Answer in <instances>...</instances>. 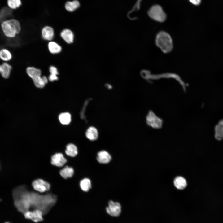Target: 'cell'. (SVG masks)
Returning <instances> with one entry per match:
<instances>
[{
    "label": "cell",
    "mask_w": 223,
    "mask_h": 223,
    "mask_svg": "<svg viewBox=\"0 0 223 223\" xmlns=\"http://www.w3.org/2000/svg\"><path fill=\"white\" fill-rule=\"evenodd\" d=\"M4 35L9 38L15 37L21 30V26L19 20L15 18L5 20L0 25Z\"/></svg>",
    "instance_id": "cell-1"
},
{
    "label": "cell",
    "mask_w": 223,
    "mask_h": 223,
    "mask_svg": "<svg viewBox=\"0 0 223 223\" xmlns=\"http://www.w3.org/2000/svg\"><path fill=\"white\" fill-rule=\"evenodd\" d=\"M156 46L164 53H168L173 48V39L170 35L164 31H161L156 35L155 38Z\"/></svg>",
    "instance_id": "cell-2"
},
{
    "label": "cell",
    "mask_w": 223,
    "mask_h": 223,
    "mask_svg": "<svg viewBox=\"0 0 223 223\" xmlns=\"http://www.w3.org/2000/svg\"><path fill=\"white\" fill-rule=\"evenodd\" d=\"M26 72L33 80L35 86L38 88L44 87L48 82V79L46 76H41L42 72L39 69L28 67L26 69Z\"/></svg>",
    "instance_id": "cell-3"
},
{
    "label": "cell",
    "mask_w": 223,
    "mask_h": 223,
    "mask_svg": "<svg viewBox=\"0 0 223 223\" xmlns=\"http://www.w3.org/2000/svg\"><path fill=\"white\" fill-rule=\"evenodd\" d=\"M148 13L151 18L158 22H164L166 19V13L159 5H155L152 6L149 10Z\"/></svg>",
    "instance_id": "cell-4"
},
{
    "label": "cell",
    "mask_w": 223,
    "mask_h": 223,
    "mask_svg": "<svg viewBox=\"0 0 223 223\" xmlns=\"http://www.w3.org/2000/svg\"><path fill=\"white\" fill-rule=\"evenodd\" d=\"M107 213L113 217H118L121 212V206L120 203L117 202L110 200L108 202V205L106 208Z\"/></svg>",
    "instance_id": "cell-5"
},
{
    "label": "cell",
    "mask_w": 223,
    "mask_h": 223,
    "mask_svg": "<svg viewBox=\"0 0 223 223\" xmlns=\"http://www.w3.org/2000/svg\"><path fill=\"white\" fill-rule=\"evenodd\" d=\"M32 186L35 190L41 193L49 190L50 188V183L41 179L33 181L32 183Z\"/></svg>",
    "instance_id": "cell-6"
},
{
    "label": "cell",
    "mask_w": 223,
    "mask_h": 223,
    "mask_svg": "<svg viewBox=\"0 0 223 223\" xmlns=\"http://www.w3.org/2000/svg\"><path fill=\"white\" fill-rule=\"evenodd\" d=\"M43 213L38 209H35L33 211H27L24 213V217L27 219L31 220L35 223H37L43 221Z\"/></svg>",
    "instance_id": "cell-7"
},
{
    "label": "cell",
    "mask_w": 223,
    "mask_h": 223,
    "mask_svg": "<svg viewBox=\"0 0 223 223\" xmlns=\"http://www.w3.org/2000/svg\"><path fill=\"white\" fill-rule=\"evenodd\" d=\"M67 161V160L64 157L63 154L61 153H56L51 157V164L59 167L63 166Z\"/></svg>",
    "instance_id": "cell-8"
},
{
    "label": "cell",
    "mask_w": 223,
    "mask_h": 223,
    "mask_svg": "<svg viewBox=\"0 0 223 223\" xmlns=\"http://www.w3.org/2000/svg\"><path fill=\"white\" fill-rule=\"evenodd\" d=\"M12 69V66L7 62H4L0 64V74L5 79L10 76Z\"/></svg>",
    "instance_id": "cell-9"
},
{
    "label": "cell",
    "mask_w": 223,
    "mask_h": 223,
    "mask_svg": "<svg viewBox=\"0 0 223 223\" xmlns=\"http://www.w3.org/2000/svg\"><path fill=\"white\" fill-rule=\"evenodd\" d=\"M42 35L45 40L51 41L54 36V32L53 28L49 26L44 27L42 30Z\"/></svg>",
    "instance_id": "cell-10"
},
{
    "label": "cell",
    "mask_w": 223,
    "mask_h": 223,
    "mask_svg": "<svg viewBox=\"0 0 223 223\" xmlns=\"http://www.w3.org/2000/svg\"><path fill=\"white\" fill-rule=\"evenodd\" d=\"M60 35L61 38L67 43L71 44L74 40V34L73 32L68 29H63L61 32Z\"/></svg>",
    "instance_id": "cell-11"
},
{
    "label": "cell",
    "mask_w": 223,
    "mask_h": 223,
    "mask_svg": "<svg viewBox=\"0 0 223 223\" xmlns=\"http://www.w3.org/2000/svg\"><path fill=\"white\" fill-rule=\"evenodd\" d=\"M112 159L110 155L107 151L104 150L99 152L97 154V160L101 164H106L109 163Z\"/></svg>",
    "instance_id": "cell-12"
},
{
    "label": "cell",
    "mask_w": 223,
    "mask_h": 223,
    "mask_svg": "<svg viewBox=\"0 0 223 223\" xmlns=\"http://www.w3.org/2000/svg\"><path fill=\"white\" fill-rule=\"evenodd\" d=\"M85 135L86 137L89 140L92 141H94L98 138V131L95 127L91 126L87 129Z\"/></svg>",
    "instance_id": "cell-13"
},
{
    "label": "cell",
    "mask_w": 223,
    "mask_h": 223,
    "mask_svg": "<svg viewBox=\"0 0 223 223\" xmlns=\"http://www.w3.org/2000/svg\"><path fill=\"white\" fill-rule=\"evenodd\" d=\"M215 137L218 140L223 139V119L220 120L215 127Z\"/></svg>",
    "instance_id": "cell-14"
},
{
    "label": "cell",
    "mask_w": 223,
    "mask_h": 223,
    "mask_svg": "<svg viewBox=\"0 0 223 223\" xmlns=\"http://www.w3.org/2000/svg\"><path fill=\"white\" fill-rule=\"evenodd\" d=\"M74 170L71 167L66 166L60 170L59 174L64 179H67L72 177L74 175Z\"/></svg>",
    "instance_id": "cell-15"
},
{
    "label": "cell",
    "mask_w": 223,
    "mask_h": 223,
    "mask_svg": "<svg viewBox=\"0 0 223 223\" xmlns=\"http://www.w3.org/2000/svg\"><path fill=\"white\" fill-rule=\"evenodd\" d=\"M65 153L68 156L72 157H74L78 154L77 148L74 144L69 143L66 146Z\"/></svg>",
    "instance_id": "cell-16"
},
{
    "label": "cell",
    "mask_w": 223,
    "mask_h": 223,
    "mask_svg": "<svg viewBox=\"0 0 223 223\" xmlns=\"http://www.w3.org/2000/svg\"><path fill=\"white\" fill-rule=\"evenodd\" d=\"M12 58L11 53L8 49L3 48L0 50V59L4 62H7Z\"/></svg>",
    "instance_id": "cell-17"
},
{
    "label": "cell",
    "mask_w": 223,
    "mask_h": 223,
    "mask_svg": "<svg viewBox=\"0 0 223 223\" xmlns=\"http://www.w3.org/2000/svg\"><path fill=\"white\" fill-rule=\"evenodd\" d=\"M48 48L49 51L52 54L59 53L62 50L61 46L55 42L52 41L49 42Z\"/></svg>",
    "instance_id": "cell-18"
},
{
    "label": "cell",
    "mask_w": 223,
    "mask_h": 223,
    "mask_svg": "<svg viewBox=\"0 0 223 223\" xmlns=\"http://www.w3.org/2000/svg\"><path fill=\"white\" fill-rule=\"evenodd\" d=\"M80 6L79 2L77 0L67 2L65 4V8L69 12H73L78 8Z\"/></svg>",
    "instance_id": "cell-19"
},
{
    "label": "cell",
    "mask_w": 223,
    "mask_h": 223,
    "mask_svg": "<svg viewBox=\"0 0 223 223\" xmlns=\"http://www.w3.org/2000/svg\"><path fill=\"white\" fill-rule=\"evenodd\" d=\"M174 183L175 186L180 190L184 189L187 185L186 181L185 178L180 176L177 177L175 178Z\"/></svg>",
    "instance_id": "cell-20"
},
{
    "label": "cell",
    "mask_w": 223,
    "mask_h": 223,
    "mask_svg": "<svg viewBox=\"0 0 223 223\" xmlns=\"http://www.w3.org/2000/svg\"><path fill=\"white\" fill-rule=\"evenodd\" d=\"M59 119L63 125H67L71 121V116L68 112H63L61 113L59 116Z\"/></svg>",
    "instance_id": "cell-21"
},
{
    "label": "cell",
    "mask_w": 223,
    "mask_h": 223,
    "mask_svg": "<svg viewBox=\"0 0 223 223\" xmlns=\"http://www.w3.org/2000/svg\"><path fill=\"white\" fill-rule=\"evenodd\" d=\"M80 186L83 191L87 192L91 187V181L88 178H84L80 181Z\"/></svg>",
    "instance_id": "cell-22"
},
{
    "label": "cell",
    "mask_w": 223,
    "mask_h": 223,
    "mask_svg": "<svg viewBox=\"0 0 223 223\" xmlns=\"http://www.w3.org/2000/svg\"><path fill=\"white\" fill-rule=\"evenodd\" d=\"M7 4L11 9H16L22 5V2L21 0H7Z\"/></svg>",
    "instance_id": "cell-23"
},
{
    "label": "cell",
    "mask_w": 223,
    "mask_h": 223,
    "mask_svg": "<svg viewBox=\"0 0 223 223\" xmlns=\"http://www.w3.org/2000/svg\"><path fill=\"white\" fill-rule=\"evenodd\" d=\"M50 74L58 76L59 74L57 68L54 66H51L49 68Z\"/></svg>",
    "instance_id": "cell-24"
},
{
    "label": "cell",
    "mask_w": 223,
    "mask_h": 223,
    "mask_svg": "<svg viewBox=\"0 0 223 223\" xmlns=\"http://www.w3.org/2000/svg\"><path fill=\"white\" fill-rule=\"evenodd\" d=\"M58 79L57 76L50 74L48 77V80L51 82H53Z\"/></svg>",
    "instance_id": "cell-25"
},
{
    "label": "cell",
    "mask_w": 223,
    "mask_h": 223,
    "mask_svg": "<svg viewBox=\"0 0 223 223\" xmlns=\"http://www.w3.org/2000/svg\"><path fill=\"white\" fill-rule=\"evenodd\" d=\"M189 1L191 3L195 5H199L201 2V0H189Z\"/></svg>",
    "instance_id": "cell-26"
},
{
    "label": "cell",
    "mask_w": 223,
    "mask_h": 223,
    "mask_svg": "<svg viewBox=\"0 0 223 223\" xmlns=\"http://www.w3.org/2000/svg\"><path fill=\"white\" fill-rule=\"evenodd\" d=\"M106 87L109 89H111L112 88V86L109 84H107L106 85Z\"/></svg>",
    "instance_id": "cell-27"
},
{
    "label": "cell",
    "mask_w": 223,
    "mask_h": 223,
    "mask_svg": "<svg viewBox=\"0 0 223 223\" xmlns=\"http://www.w3.org/2000/svg\"><path fill=\"white\" fill-rule=\"evenodd\" d=\"M5 223H10L8 222H5Z\"/></svg>",
    "instance_id": "cell-28"
}]
</instances>
